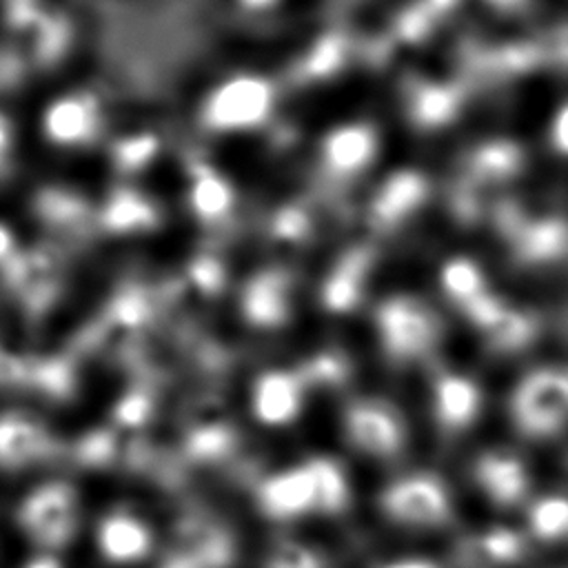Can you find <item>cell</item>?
<instances>
[{
    "label": "cell",
    "mask_w": 568,
    "mask_h": 568,
    "mask_svg": "<svg viewBox=\"0 0 568 568\" xmlns=\"http://www.w3.org/2000/svg\"><path fill=\"white\" fill-rule=\"evenodd\" d=\"M513 415L528 435H548L568 419V377L535 375L513 399Z\"/></svg>",
    "instance_id": "obj_1"
},
{
    "label": "cell",
    "mask_w": 568,
    "mask_h": 568,
    "mask_svg": "<svg viewBox=\"0 0 568 568\" xmlns=\"http://www.w3.org/2000/svg\"><path fill=\"white\" fill-rule=\"evenodd\" d=\"M20 521L36 541L60 546L71 537L78 521L75 495L67 484H47L27 497L20 508Z\"/></svg>",
    "instance_id": "obj_2"
},
{
    "label": "cell",
    "mask_w": 568,
    "mask_h": 568,
    "mask_svg": "<svg viewBox=\"0 0 568 568\" xmlns=\"http://www.w3.org/2000/svg\"><path fill=\"white\" fill-rule=\"evenodd\" d=\"M382 506L390 519L410 526L439 524L450 510L444 486L426 475H413L395 481L384 493Z\"/></svg>",
    "instance_id": "obj_3"
},
{
    "label": "cell",
    "mask_w": 568,
    "mask_h": 568,
    "mask_svg": "<svg viewBox=\"0 0 568 568\" xmlns=\"http://www.w3.org/2000/svg\"><path fill=\"white\" fill-rule=\"evenodd\" d=\"M260 506L275 519L317 510V484L311 462L268 477L260 488Z\"/></svg>",
    "instance_id": "obj_4"
},
{
    "label": "cell",
    "mask_w": 568,
    "mask_h": 568,
    "mask_svg": "<svg viewBox=\"0 0 568 568\" xmlns=\"http://www.w3.org/2000/svg\"><path fill=\"white\" fill-rule=\"evenodd\" d=\"M344 428L348 442L366 455L388 457L402 448L404 435L399 422L393 417V413L379 406L364 404L351 408Z\"/></svg>",
    "instance_id": "obj_5"
},
{
    "label": "cell",
    "mask_w": 568,
    "mask_h": 568,
    "mask_svg": "<svg viewBox=\"0 0 568 568\" xmlns=\"http://www.w3.org/2000/svg\"><path fill=\"white\" fill-rule=\"evenodd\" d=\"M475 477L481 490L497 506L517 504L528 488V473L521 459L506 450H490L479 457Z\"/></svg>",
    "instance_id": "obj_6"
},
{
    "label": "cell",
    "mask_w": 568,
    "mask_h": 568,
    "mask_svg": "<svg viewBox=\"0 0 568 568\" xmlns=\"http://www.w3.org/2000/svg\"><path fill=\"white\" fill-rule=\"evenodd\" d=\"M98 546L113 561H135L149 552L151 532L140 517L118 510L100 521Z\"/></svg>",
    "instance_id": "obj_7"
},
{
    "label": "cell",
    "mask_w": 568,
    "mask_h": 568,
    "mask_svg": "<svg viewBox=\"0 0 568 568\" xmlns=\"http://www.w3.org/2000/svg\"><path fill=\"white\" fill-rule=\"evenodd\" d=\"M302 406L297 382L286 373H271L262 377L253 390V410L260 422L280 426L291 422Z\"/></svg>",
    "instance_id": "obj_8"
},
{
    "label": "cell",
    "mask_w": 568,
    "mask_h": 568,
    "mask_svg": "<svg viewBox=\"0 0 568 568\" xmlns=\"http://www.w3.org/2000/svg\"><path fill=\"white\" fill-rule=\"evenodd\" d=\"M47 453V435L24 417L0 419V466L18 468Z\"/></svg>",
    "instance_id": "obj_9"
},
{
    "label": "cell",
    "mask_w": 568,
    "mask_h": 568,
    "mask_svg": "<svg viewBox=\"0 0 568 568\" xmlns=\"http://www.w3.org/2000/svg\"><path fill=\"white\" fill-rule=\"evenodd\" d=\"M479 410V393L477 388L462 379L448 377L435 388V413L444 428L462 430L466 428Z\"/></svg>",
    "instance_id": "obj_10"
},
{
    "label": "cell",
    "mask_w": 568,
    "mask_h": 568,
    "mask_svg": "<svg viewBox=\"0 0 568 568\" xmlns=\"http://www.w3.org/2000/svg\"><path fill=\"white\" fill-rule=\"evenodd\" d=\"M528 526L535 537L544 541H557L568 537V497L548 495L532 504L528 513Z\"/></svg>",
    "instance_id": "obj_11"
},
{
    "label": "cell",
    "mask_w": 568,
    "mask_h": 568,
    "mask_svg": "<svg viewBox=\"0 0 568 568\" xmlns=\"http://www.w3.org/2000/svg\"><path fill=\"white\" fill-rule=\"evenodd\" d=\"M317 484V510L337 513L348 504V484L342 468L331 459H311Z\"/></svg>",
    "instance_id": "obj_12"
},
{
    "label": "cell",
    "mask_w": 568,
    "mask_h": 568,
    "mask_svg": "<svg viewBox=\"0 0 568 568\" xmlns=\"http://www.w3.org/2000/svg\"><path fill=\"white\" fill-rule=\"evenodd\" d=\"M477 548H479V555L486 557L488 561L508 564V561H515L521 557L524 541L517 532L497 528V530H488L486 535H481L477 541Z\"/></svg>",
    "instance_id": "obj_13"
},
{
    "label": "cell",
    "mask_w": 568,
    "mask_h": 568,
    "mask_svg": "<svg viewBox=\"0 0 568 568\" xmlns=\"http://www.w3.org/2000/svg\"><path fill=\"white\" fill-rule=\"evenodd\" d=\"M266 568H322V564L306 546L286 541L273 550Z\"/></svg>",
    "instance_id": "obj_14"
},
{
    "label": "cell",
    "mask_w": 568,
    "mask_h": 568,
    "mask_svg": "<svg viewBox=\"0 0 568 568\" xmlns=\"http://www.w3.org/2000/svg\"><path fill=\"white\" fill-rule=\"evenodd\" d=\"M386 568H435L430 561H424V559H404V561H395Z\"/></svg>",
    "instance_id": "obj_15"
},
{
    "label": "cell",
    "mask_w": 568,
    "mask_h": 568,
    "mask_svg": "<svg viewBox=\"0 0 568 568\" xmlns=\"http://www.w3.org/2000/svg\"><path fill=\"white\" fill-rule=\"evenodd\" d=\"M24 568H60L51 557H36L33 561H29Z\"/></svg>",
    "instance_id": "obj_16"
}]
</instances>
